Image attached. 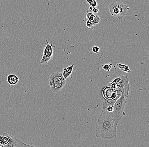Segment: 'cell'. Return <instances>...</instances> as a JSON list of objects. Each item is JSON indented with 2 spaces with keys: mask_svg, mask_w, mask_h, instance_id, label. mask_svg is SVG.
<instances>
[{
  "mask_svg": "<svg viewBox=\"0 0 149 147\" xmlns=\"http://www.w3.org/2000/svg\"><path fill=\"white\" fill-rule=\"evenodd\" d=\"M102 95L104 99L108 101H112L118 96L115 89L109 85L106 86L102 90Z\"/></svg>",
  "mask_w": 149,
  "mask_h": 147,
  "instance_id": "6",
  "label": "cell"
},
{
  "mask_svg": "<svg viewBox=\"0 0 149 147\" xmlns=\"http://www.w3.org/2000/svg\"><path fill=\"white\" fill-rule=\"evenodd\" d=\"M10 141L11 139L8 137L3 135H0V144L3 147L7 145Z\"/></svg>",
  "mask_w": 149,
  "mask_h": 147,
  "instance_id": "9",
  "label": "cell"
},
{
  "mask_svg": "<svg viewBox=\"0 0 149 147\" xmlns=\"http://www.w3.org/2000/svg\"><path fill=\"white\" fill-rule=\"evenodd\" d=\"M51 59L50 58L47 57V56H45L44 55H43L42 57L40 63L41 64H45V65H46L48 61H50Z\"/></svg>",
  "mask_w": 149,
  "mask_h": 147,
  "instance_id": "13",
  "label": "cell"
},
{
  "mask_svg": "<svg viewBox=\"0 0 149 147\" xmlns=\"http://www.w3.org/2000/svg\"><path fill=\"white\" fill-rule=\"evenodd\" d=\"M7 81L8 83L11 85H16L19 81L18 76L14 74H10L7 77Z\"/></svg>",
  "mask_w": 149,
  "mask_h": 147,
  "instance_id": "8",
  "label": "cell"
},
{
  "mask_svg": "<svg viewBox=\"0 0 149 147\" xmlns=\"http://www.w3.org/2000/svg\"><path fill=\"white\" fill-rule=\"evenodd\" d=\"M92 12H93V13L94 14H97L98 13L99 10L98 9H97L96 7H94L93 8V11Z\"/></svg>",
  "mask_w": 149,
  "mask_h": 147,
  "instance_id": "22",
  "label": "cell"
},
{
  "mask_svg": "<svg viewBox=\"0 0 149 147\" xmlns=\"http://www.w3.org/2000/svg\"><path fill=\"white\" fill-rule=\"evenodd\" d=\"M129 89H130V86H129V80L126 81L125 82V85L123 88L122 93L124 95L126 98H128V93H129Z\"/></svg>",
  "mask_w": 149,
  "mask_h": 147,
  "instance_id": "11",
  "label": "cell"
},
{
  "mask_svg": "<svg viewBox=\"0 0 149 147\" xmlns=\"http://www.w3.org/2000/svg\"><path fill=\"white\" fill-rule=\"evenodd\" d=\"M74 66V64H72L70 66L67 67V68H64V69L67 70L68 72L71 74L72 72V70H73V67Z\"/></svg>",
  "mask_w": 149,
  "mask_h": 147,
  "instance_id": "18",
  "label": "cell"
},
{
  "mask_svg": "<svg viewBox=\"0 0 149 147\" xmlns=\"http://www.w3.org/2000/svg\"><path fill=\"white\" fill-rule=\"evenodd\" d=\"M116 66L120 69L123 70V71L125 72L126 73H131L132 72V71L129 68V67L127 65H123V64H121V63H118V64H116Z\"/></svg>",
  "mask_w": 149,
  "mask_h": 147,
  "instance_id": "10",
  "label": "cell"
},
{
  "mask_svg": "<svg viewBox=\"0 0 149 147\" xmlns=\"http://www.w3.org/2000/svg\"><path fill=\"white\" fill-rule=\"evenodd\" d=\"M93 7H92V6H90V7L88 8V10H89V11H90V12H92L93 11Z\"/></svg>",
  "mask_w": 149,
  "mask_h": 147,
  "instance_id": "24",
  "label": "cell"
},
{
  "mask_svg": "<svg viewBox=\"0 0 149 147\" xmlns=\"http://www.w3.org/2000/svg\"><path fill=\"white\" fill-rule=\"evenodd\" d=\"M46 43L47 45L45 48L44 52L43 55L51 59L52 57V56H53L52 47H55V46L53 45L52 44L51 45L49 44L47 40H46Z\"/></svg>",
  "mask_w": 149,
  "mask_h": 147,
  "instance_id": "7",
  "label": "cell"
},
{
  "mask_svg": "<svg viewBox=\"0 0 149 147\" xmlns=\"http://www.w3.org/2000/svg\"><path fill=\"white\" fill-rule=\"evenodd\" d=\"M49 81L51 92L54 93L59 92L66 83L62 72H59L52 73L49 77Z\"/></svg>",
  "mask_w": 149,
  "mask_h": 147,
  "instance_id": "4",
  "label": "cell"
},
{
  "mask_svg": "<svg viewBox=\"0 0 149 147\" xmlns=\"http://www.w3.org/2000/svg\"><path fill=\"white\" fill-rule=\"evenodd\" d=\"M93 52L95 54H97L100 51V47L97 46H94L92 48Z\"/></svg>",
  "mask_w": 149,
  "mask_h": 147,
  "instance_id": "20",
  "label": "cell"
},
{
  "mask_svg": "<svg viewBox=\"0 0 149 147\" xmlns=\"http://www.w3.org/2000/svg\"><path fill=\"white\" fill-rule=\"evenodd\" d=\"M3 135L6 136L11 139V141L5 146L4 147H32V145H28L23 142L22 140L15 137L9 134L8 133L3 132Z\"/></svg>",
  "mask_w": 149,
  "mask_h": 147,
  "instance_id": "5",
  "label": "cell"
},
{
  "mask_svg": "<svg viewBox=\"0 0 149 147\" xmlns=\"http://www.w3.org/2000/svg\"><path fill=\"white\" fill-rule=\"evenodd\" d=\"M62 75H63V77H64V79H65V80L71 75V73L68 72L67 70H65V69H64L63 72H62Z\"/></svg>",
  "mask_w": 149,
  "mask_h": 147,
  "instance_id": "17",
  "label": "cell"
},
{
  "mask_svg": "<svg viewBox=\"0 0 149 147\" xmlns=\"http://www.w3.org/2000/svg\"><path fill=\"white\" fill-rule=\"evenodd\" d=\"M121 80V76H120V77H116V78H115V79H113V80L111 81L110 82V83H114L117 84Z\"/></svg>",
  "mask_w": 149,
  "mask_h": 147,
  "instance_id": "19",
  "label": "cell"
},
{
  "mask_svg": "<svg viewBox=\"0 0 149 147\" xmlns=\"http://www.w3.org/2000/svg\"><path fill=\"white\" fill-rule=\"evenodd\" d=\"M100 19L99 17L95 15V18H94V20H93V23L94 25H96L97 24H98L100 22Z\"/></svg>",
  "mask_w": 149,
  "mask_h": 147,
  "instance_id": "16",
  "label": "cell"
},
{
  "mask_svg": "<svg viewBox=\"0 0 149 147\" xmlns=\"http://www.w3.org/2000/svg\"><path fill=\"white\" fill-rule=\"evenodd\" d=\"M84 21L85 22L86 25V27L88 29H92L93 27V26H94V24L92 22L89 21V20H84Z\"/></svg>",
  "mask_w": 149,
  "mask_h": 147,
  "instance_id": "14",
  "label": "cell"
},
{
  "mask_svg": "<svg viewBox=\"0 0 149 147\" xmlns=\"http://www.w3.org/2000/svg\"><path fill=\"white\" fill-rule=\"evenodd\" d=\"M112 65V64L110 63V62H109V63L106 64V65L103 66V69L104 70L109 71L111 69Z\"/></svg>",
  "mask_w": 149,
  "mask_h": 147,
  "instance_id": "15",
  "label": "cell"
},
{
  "mask_svg": "<svg viewBox=\"0 0 149 147\" xmlns=\"http://www.w3.org/2000/svg\"><path fill=\"white\" fill-rule=\"evenodd\" d=\"M117 125L111 113L108 112L103 106L102 112L98 118L96 137L108 139L115 138Z\"/></svg>",
  "mask_w": 149,
  "mask_h": 147,
  "instance_id": "1",
  "label": "cell"
},
{
  "mask_svg": "<svg viewBox=\"0 0 149 147\" xmlns=\"http://www.w3.org/2000/svg\"><path fill=\"white\" fill-rule=\"evenodd\" d=\"M126 103V98L122 93L121 96L119 97L116 99L113 105V111L111 112L113 118L114 119L116 123L122 120V118L125 115V112L124 111V109Z\"/></svg>",
  "mask_w": 149,
  "mask_h": 147,
  "instance_id": "3",
  "label": "cell"
},
{
  "mask_svg": "<svg viewBox=\"0 0 149 147\" xmlns=\"http://www.w3.org/2000/svg\"><path fill=\"white\" fill-rule=\"evenodd\" d=\"M0 147H2V146L1 145V144H0Z\"/></svg>",
  "mask_w": 149,
  "mask_h": 147,
  "instance_id": "25",
  "label": "cell"
},
{
  "mask_svg": "<svg viewBox=\"0 0 149 147\" xmlns=\"http://www.w3.org/2000/svg\"><path fill=\"white\" fill-rule=\"evenodd\" d=\"M90 5V6H92L93 8H94V7H96L98 5L97 2L96 1V0H95V1H93V2H92Z\"/></svg>",
  "mask_w": 149,
  "mask_h": 147,
  "instance_id": "21",
  "label": "cell"
},
{
  "mask_svg": "<svg viewBox=\"0 0 149 147\" xmlns=\"http://www.w3.org/2000/svg\"><path fill=\"white\" fill-rule=\"evenodd\" d=\"M108 6L111 15L117 17L120 20L125 16L130 14L129 7L120 0H113Z\"/></svg>",
  "mask_w": 149,
  "mask_h": 147,
  "instance_id": "2",
  "label": "cell"
},
{
  "mask_svg": "<svg viewBox=\"0 0 149 147\" xmlns=\"http://www.w3.org/2000/svg\"><path fill=\"white\" fill-rule=\"evenodd\" d=\"M95 14L92 13V12H87L86 14V16L84 18V20H87L93 23V20L95 18Z\"/></svg>",
  "mask_w": 149,
  "mask_h": 147,
  "instance_id": "12",
  "label": "cell"
},
{
  "mask_svg": "<svg viewBox=\"0 0 149 147\" xmlns=\"http://www.w3.org/2000/svg\"><path fill=\"white\" fill-rule=\"evenodd\" d=\"M94 1H95V0H86V1L88 3L90 4Z\"/></svg>",
  "mask_w": 149,
  "mask_h": 147,
  "instance_id": "23",
  "label": "cell"
}]
</instances>
